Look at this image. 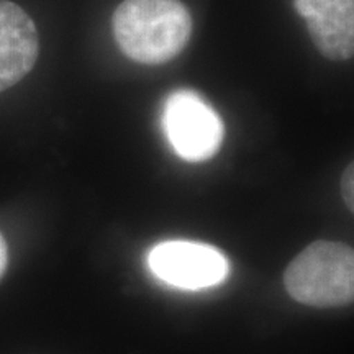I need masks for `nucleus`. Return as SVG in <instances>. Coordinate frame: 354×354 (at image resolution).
I'll return each mask as SVG.
<instances>
[{"mask_svg": "<svg viewBox=\"0 0 354 354\" xmlns=\"http://www.w3.org/2000/svg\"><path fill=\"white\" fill-rule=\"evenodd\" d=\"M7 261H8V253H7V243L3 240L2 233H0V277L3 276L7 269Z\"/></svg>", "mask_w": 354, "mask_h": 354, "instance_id": "nucleus-8", "label": "nucleus"}, {"mask_svg": "<svg viewBox=\"0 0 354 354\" xmlns=\"http://www.w3.org/2000/svg\"><path fill=\"white\" fill-rule=\"evenodd\" d=\"M166 138L180 158L202 162L218 153L225 128L218 113L194 91H176L162 110Z\"/></svg>", "mask_w": 354, "mask_h": 354, "instance_id": "nucleus-3", "label": "nucleus"}, {"mask_svg": "<svg viewBox=\"0 0 354 354\" xmlns=\"http://www.w3.org/2000/svg\"><path fill=\"white\" fill-rule=\"evenodd\" d=\"M149 269L166 284L184 290L218 286L228 276L227 258L214 246L194 241H166L154 246Z\"/></svg>", "mask_w": 354, "mask_h": 354, "instance_id": "nucleus-4", "label": "nucleus"}, {"mask_svg": "<svg viewBox=\"0 0 354 354\" xmlns=\"http://www.w3.org/2000/svg\"><path fill=\"white\" fill-rule=\"evenodd\" d=\"M286 289L300 304L339 307L354 295V253L343 243L317 241L287 268Z\"/></svg>", "mask_w": 354, "mask_h": 354, "instance_id": "nucleus-2", "label": "nucleus"}, {"mask_svg": "<svg viewBox=\"0 0 354 354\" xmlns=\"http://www.w3.org/2000/svg\"><path fill=\"white\" fill-rule=\"evenodd\" d=\"M317 50L331 61L354 55V0H295Z\"/></svg>", "mask_w": 354, "mask_h": 354, "instance_id": "nucleus-5", "label": "nucleus"}, {"mask_svg": "<svg viewBox=\"0 0 354 354\" xmlns=\"http://www.w3.org/2000/svg\"><path fill=\"white\" fill-rule=\"evenodd\" d=\"M38 32L28 13L0 0V92L20 82L38 59Z\"/></svg>", "mask_w": 354, "mask_h": 354, "instance_id": "nucleus-6", "label": "nucleus"}, {"mask_svg": "<svg viewBox=\"0 0 354 354\" xmlns=\"http://www.w3.org/2000/svg\"><path fill=\"white\" fill-rule=\"evenodd\" d=\"M353 176H354L353 165H349V166L346 167V171H344V176H343V184H342L344 202H346V205L349 207V210H353V207H354V194H353Z\"/></svg>", "mask_w": 354, "mask_h": 354, "instance_id": "nucleus-7", "label": "nucleus"}, {"mask_svg": "<svg viewBox=\"0 0 354 354\" xmlns=\"http://www.w3.org/2000/svg\"><path fill=\"white\" fill-rule=\"evenodd\" d=\"M118 48L141 64H165L192 35V17L180 0H123L113 13Z\"/></svg>", "mask_w": 354, "mask_h": 354, "instance_id": "nucleus-1", "label": "nucleus"}]
</instances>
